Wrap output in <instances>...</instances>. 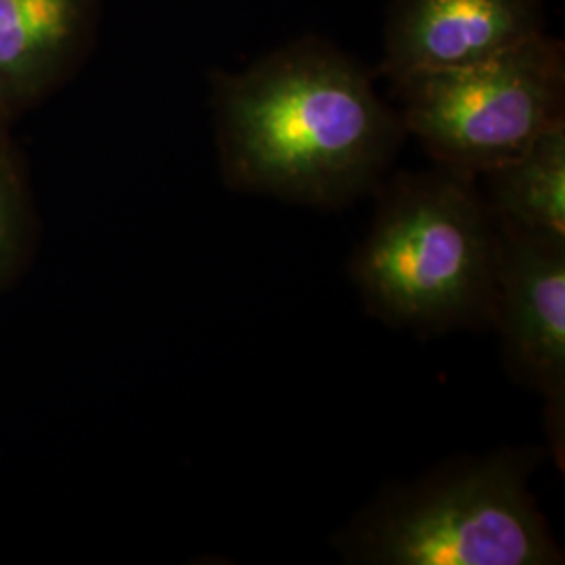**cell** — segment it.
<instances>
[{
    "mask_svg": "<svg viewBox=\"0 0 565 565\" xmlns=\"http://www.w3.org/2000/svg\"><path fill=\"white\" fill-rule=\"evenodd\" d=\"M34 202L25 168L11 141V130L0 128V291L18 279L34 247Z\"/></svg>",
    "mask_w": 565,
    "mask_h": 565,
    "instance_id": "cell-9",
    "label": "cell"
},
{
    "mask_svg": "<svg viewBox=\"0 0 565 565\" xmlns=\"http://www.w3.org/2000/svg\"><path fill=\"white\" fill-rule=\"evenodd\" d=\"M499 252L476 174L438 163L385 189L352 275L385 323L446 331L490 321Z\"/></svg>",
    "mask_w": 565,
    "mask_h": 565,
    "instance_id": "cell-2",
    "label": "cell"
},
{
    "mask_svg": "<svg viewBox=\"0 0 565 565\" xmlns=\"http://www.w3.org/2000/svg\"><path fill=\"white\" fill-rule=\"evenodd\" d=\"M530 471L525 457L503 452L434 473L354 525L343 555L373 565L562 564Z\"/></svg>",
    "mask_w": 565,
    "mask_h": 565,
    "instance_id": "cell-3",
    "label": "cell"
},
{
    "mask_svg": "<svg viewBox=\"0 0 565 565\" xmlns=\"http://www.w3.org/2000/svg\"><path fill=\"white\" fill-rule=\"evenodd\" d=\"M99 0H0V128L72 76L90 49Z\"/></svg>",
    "mask_w": 565,
    "mask_h": 565,
    "instance_id": "cell-7",
    "label": "cell"
},
{
    "mask_svg": "<svg viewBox=\"0 0 565 565\" xmlns=\"http://www.w3.org/2000/svg\"><path fill=\"white\" fill-rule=\"evenodd\" d=\"M482 177L486 203L501 228L565 239V120Z\"/></svg>",
    "mask_w": 565,
    "mask_h": 565,
    "instance_id": "cell-8",
    "label": "cell"
},
{
    "mask_svg": "<svg viewBox=\"0 0 565 565\" xmlns=\"http://www.w3.org/2000/svg\"><path fill=\"white\" fill-rule=\"evenodd\" d=\"M404 130L436 163L482 177L565 120L564 44L545 32L463 67L394 82Z\"/></svg>",
    "mask_w": 565,
    "mask_h": 565,
    "instance_id": "cell-4",
    "label": "cell"
},
{
    "mask_svg": "<svg viewBox=\"0 0 565 565\" xmlns=\"http://www.w3.org/2000/svg\"><path fill=\"white\" fill-rule=\"evenodd\" d=\"M490 323L499 327L503 356L511 375L545 398L548 431L553 445L559 443L562 450L565 239L501 228Z\"/></svg>",
    "mask_w": 565,
    "mask_h": 565,
    "instance_id": "cell-5",
    "label": "cell"
},
{
    "mask_svg": "<svg viewBox=\"0 0 565 565\" xmlns=\"http://www.w3.org/2000/svg\"><path fill=\"white\" fill-rule=\"evenodd\" d=\"M543 32V0H394L380 72L401 82L463 67Z\"/></svg>",
    "mask_w": 565,
    "mask_h": 565,
    "instance_id": "cell-6",
    "label": "cell"
},
{
    "mask_svg": "<svg viewBox=\"0 0 565 565\" xmlns=\"http://www.w3.org/2000/svg\"><path fill=\"white\" fill-rule=\"evenodd\" d=\"M212 105L231 186L319 207L371 191L406 135L363 65L317 39L216 74Z\"/></svg>",
    "mask_w": 565,
    "mask_h": 565,
    "instance_id": "cell-1",
    "label": "cell"
}]
</instances>
